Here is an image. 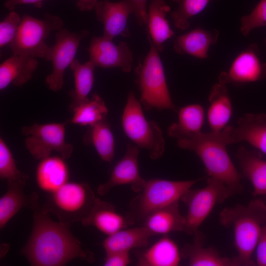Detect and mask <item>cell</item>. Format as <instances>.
Returning <instances> with one entry per match:
<instances>
[{"mask_svg": "<svg viewBox=\"0 0 266 266\" xmlns=\"http://www.w3.org/2000/svg\"><path fill=\"white\" fill-rule=\"evenodd\" d=\"M192 243L186 244L182 249V257L187 260L191 266H238L236 258L230 259L220 255L212 247H203L204 237L197 231L194 234Z\"/></svg>", "mask_w": 266, "mask_h": 266, "instance_id": "cell-19", "label": "cell"}, {"mask_svg": "<svg viewBox=\"0 0 266 266\" xmlns=\"http://www.w3.org/2000/svg\"><path fill=\"white\" fill-rule=\"evenodd\" d=\"M33 227L22 253L33 266H62L76 258L92 263L94 253L83 248L71 233L70 225L51 219L39 201L32 209Z\"/></svg>", "mask_w": 266, "mask_h": 266, "instance_id": "cell-1", "label": "cell"}, {"mask_svg": "<svg viewBox=\"0 0 266 266\" xmlns=\"http://www.w3.org/2000/svg\"><path fill=\"white\" fill-rule=\"evenodd\" d=\"M107 108L103 99L97 93L78 106L73 112L72 123L80 126H92L105 119Z\"/></svg>", "mask_w": 266, "mask_h": 266, "instance_id": "cell-31", "label": "cell"}, {"mask_svg": "<svg viewBox=\"0 0 266 266\" xmlns=\"http://www.w3.org/2000/svg\"><path fill=\"white\" fill-rule=\"evenodd\" d=\"M131 262L130 251H117L106 254L105 266H126Z\"/></svg>", "mask_w": 266, "mask_h": 266, "instance_id": "cell-37", "label": "cell"}, {"mask_svg": "<svg viewBox=\"0 0 266 266\" xmlns=\"http://www.w3.org/2000/svg\"><path fill=\"white\" fill-rule=\"evenodd\" d=\"M22 18L16 12L11 11L0 23V47L9 45L15 39Z\"/></svg>", "mask_w": 266, "mask_h": 266, "instance_id": "cell-36", "label": "cell"}, {"mask_svg": "<svg viewBox=\"0 0 266 266\" xmlns=\"http://www.w3.org/2000/svg\"><path fill=\"white\" fill-rule=\"evenodd\" d=\"M218 135L226 146L246 141L266 154V115L246 114L239 119L235 127L226 126Z\"/></svg>", "mask_w": 266, "mask_h": 266, "instance_id": "cell-14", "label": "cell"}, {"mask_svg": "<svg viewBox=\"0 0 266 266\" xmlns=\"http://www.w3.org/2000/svg\"><path fill=\"white\" fill-rule=\"evenodd\" d=\"M62 157H48L40 160L36 169V181L38 188L47 194L58 190L67 182L68 166Z\"/></svg>", "mask_w": 266, "mask_h": 266, "instance_id": "cell-21", "label": "cell"}, {"mask_svg": "<svg viewBox=\"0 0 266 266\" xmlns=\"http://www.w3.org/2000/svg\"><path fill=\"white\" fill-rule=\"evenodd\" d=\"M44 0H5L4 6L10 11H13L17 5L22 4H32L37 7L42 6Z\"/></svg>", "mask_w": 266, "mask_h": 266, "instance_id": "cell-40", "label": "cell"}, {"mask_svg": "<svg viewBox=\"0 0 266 266\" xmlns=\"http://www.w3.org/2000/svg\"><path fill=\"white\" fill-rule=\"evenodd\" d=\"M211 0H171L178 5L177 9L170 13L175 26L185 30L190 26L189 19L201 12Z\"/></svg>", "mask_w": 266, "mask_h": 266, "instance_id": "cell-33", "label": "cell"}, {"mask_svg": "<svg viewBox=\"0 0 266 266\" xmlns=\"http://www.w3.org/2000/svg\"><path fill=\"white\" fill-rule=\"evenodd\" d=\"M204 111L199 104H191L180 109L178 122L174 123L177 128L185 132H200L204 122Z\"/></svg>", "mask_w": 266, "mask_h": 266, "instance_id": "cell-34", "label": "cell"}, {"mask_svg": "<svg viewBox=\"0 0 266 266\" xmlns=\"http://www.w3.org/2000/svg\"><path fill=\"white\" fill-rule=\"evenodd\" d=\"M147 33L150 49L145 58L138 62L135 69L136 82L141 93L140 102L146 110L156 108L176 111L167 86L159 52L147 31Z\"/></svg>", "mask_w": 266, "mask_h": 266, "instance_id": "cell-5", "label": "cell"}, {"mask_svg": "<svg viewBox=\"0 0 266 266\" xmlns=\"http://www.w3.org/2000/svg\"><path fill=\"white\" fill-rule=\"evenodd\" d=\"M98 2V0H77L76 7L81 11H90L95 9Z\"/></svg>", "mask_w": 266, "mask_h": 266, "instance_id": "cell-41", "label": "cell"}, {"mask_svg": "<svg viewBox=\"0 0 266 266\" xmlns=\"http://www.w3.org/2000/svg\"><path fill=\"white\" fill-rule=\"evenodd\" d=\"M83 141L86 145L93 144L103 161H112L114 156V139L106 119L89 126Z\"/></svg>", "mask_w": 266, "mask_h": 266, "instance_id": "cell-30", "label": "cell"}, {"mask_svg": "<svg viewBox=\"0 0 266 266\" xmlns=\"http://www.w3.org/2000/svg\"><path fill=\"white\" fill-rule=\"evenodd\" d=\"M37 66L36 58L12 54L0 65V90H3L10 84L23 86L33 77Z\"/></svg>", "mask_w": 266, "mask_h": 266, "instance_id": "cell-18", "label": "cell"}, {"mask_svg": "<svg viewBox=\"0 0 266 266\" xmlns=\"http://www.w3.org/2000/svg\"><path fill=\"white\" fill-rule=\"evenodd\" d=\"M95 9L97 19L103 23L104 37L112 40L118 35L130 36L127 22L129 16L134 12L131 0L118 2L104 0L99 1Z\"/></svg>", "mask_w": 266, "mask_h": 266, "instance_id": "cell-16", "label": "cell"}, {"mask_svg": "<svg viewBox=\"0 0 266 266\" xmlns=\"http://www.w3.org/2000/svg\"><path fill=\"white\" fill-rule=\"evenodd\" d=\"M122 124L125 133L136 146L147 150L152 159L161 157L165 150L162 131L155 123L145 118L133 92L128 94Z\"/></svg>", "mask_w": 266, "mask_h": 266, "instance_id": "cell-8", "label": "cell"}, {"mask_svg": "<svg viewBox=\"0 0 266 266\" xmlns=\"http://www.w3.org/2000/svg\"><path fill=\"white\" fill-rule=\"evenodd\" d=\"M240 32L248 36L255 28L266 26V0H260L252 12L240 19Z\"/></svg>", "mask_w": 266, "mask_h": 266, "instance_id": "cell-35", "label": "cell"}, {"mask_svg": "<svg viewBox=\"0 0 266 266\" xmlns=\"http://www.w3.org/2000/svg\"><path fill=\"white\" fill-rule=\"evenodd\" d=\"M154 235L145 227L121 230L108 236L102 243L106 254L117 251H130L133 248L147 246L149 238Z\"/></svg>", "mask_w": 266, "mask_h": 266, "instance_id": "cell-27", "label": "cell"}, {"mask_svg": "<svg viewBox=\"0 0 266 266\" xmlns=\"http://www.w3.org/2000/svg\"><path fill=\"white\" fill-rule=\"evenodd\" d=\"M89 61L96 66L119 67L124 72L131 71L133 54L129 44L120 41L114 44L103 36L92 37L87 49Z\"/></svg>", "mask_w": 266, "mask_h": 266, "instance_id": "cell-13", "label": "cell"}, {"mask_svg": "<svg viewBox=\"0 0 266 266\" xmlns=\"http://www.w3.org/2000/svg\"></svg>", "mask_w": 266, "mask_h": 266, "instance_id": "cell-42", "label": "cell"}, {"mask_svg": "<svg viewBox=\"0 0 266 266\" xmlns=\"http://www.w3.org/2000/svg\"><path fill=\"white\" fill-rule=\"evenodd\" d=\"M257 264L260 266H266V225L262 230L257 243Z\"/></svg>", "mask_w": 266, "mask_h": 266, "instance_id": "cell-39", "label": "cell"}, {"mask_svg": "<svg viewBox=\"0 0 266 266\" xmlns=\"http://www.w3.org/2000/svg\"><path fill=\"white\" fill-rule=\"evenodd\" d=\"M200 179L172 181L152 179L146 181L142 190L129 203L126 216L132 225L142 222L151 212L175 202Z\"/></svg>", "mask_w": 266, "mask_h": 266, "instance_id": "cell-4", "label": "cell"}, {"mask_svg": "<svg viewBox=\"0 0 266 266\" xmlns=\"http://www.w3.org/2000/svg\"><path fill=\"white\" fill-rule=\"evenodd\" d=\"M266 78V63H262L258 46L249 45L234 59L228 71L218 76L219 82L240 85Z\"/></svg>", "mask_w": 266, "mask_h": 266, "instance_id": "cell-12", "label": "cell"}, {"mask_svg": "<svg viewBox=\"0 0 266 266\" xmlns=\"http://www.w3.org/2000/svg\"><path fill=\"white\" fill-rule=\"evenodd\" d=\"M210 106L207 119L211 131L218 132L223 130L232 114L230 97L226 85L220 82L212 88L208 98Z\"/></svg>", "mask_w": 266, "mask_h": 266, "instance_id": "cell-26", "label": "cell"}, {"mask_svg": "<svg viewBox=\"0 0 266 266\" xmlns=\"http://www.w3.org/2000/svg\"><path fill=\"white\" fill-rule=\"evenodd\" d=\"M81 222L84 226H94L107 235L132 225L126 215H122L117 211L114 205L99 198Z\"/></svg>", "mask_w": 266, "mask_h": 266, "instance_id": "cell-17", "label": "cell"}, {"mask_svg": "<svg viewBox=\"0 0 266 266\" xmlns=\"http://www.w3.org/2000/svg\"><path fill=\"white\" fill-rule=\"evenodd\" d=\"M63 26V21L57 16L46 13L42 19H39L25 15L15 39L8 46L12 54L44 58L50 61L52 46L46 43L45 39L51 32L58 31Z\"/></svg>", "mask_w": 266, "mask_h": 266, "instance_id": "cell-7", "label": "cell"}, {"mask_svg": "<svg viewBox=\"0 0 266 266\" xmlns=\"http://www.w3.org/2000/svg\"><path fill=\"white\" fill-rule=\"evenodd\" d=\"M170 10L165 0H150L146 31L159 52L164 50V43L174 34L166 18Z\"/></svg>", "mask_w": 266, "mask_h": 266, "instance_id": "cell-24", "label": "cell"}, {"mask_svg": "<svg viewBox=\"0 0 266 266\" xmlns=\"http://www.w3.org/2000/svg\"><path fill=\"white\" fill-rule=\"evenodd\" d=\"M219 35L217 30L197 28L176 37L173 49L177 54H188L200 59H208L209 47L217 42Z\"/></svg>", "mask_w": 266, "mask_h": 266, "instance_id": "cell-20", "label": "cell"}, {"mask_svg": "<svg viewBox=\"0 0 266 266\" xmlns=\"http://www.w3.org/2000/svg\"><path fill=\"white\" fill-rule=\"evenodd\" d=\"M206 182L202 188L190 189L181 199L188 207L184 231L190 235L198 231L216 204L233 195L227 186L216 178L209 177Z\"/></svg>", "mask_w": 266, "mask_h": 266, "instance_id": "cell-9", "label": "cell"}, {"mask_svg": "<svg viewBox=\"0 0 266 266\" xmlns=\"http://www.w3.org/2000/svg\"><path fill=\"white\" fill-rule=\"evenodd\" d=\"M138 154L137 146L128 144L124 156L115 165L107 181L98 186V194L104 196L114 187L128 184L134 192L141 191L146 180L139 172Z\"/></svg>", "mask_w": 266, "mask_h": 266, "instance_id": "cell-15", "label": "cell"}, {"mask_svg": "<svg viewBox=\"0 0 266 266\" xmlns=\"http://www.w3.org/2000/svg\"><path fill=\"white\" fill-rule=\"evenodd\" d=\"M0 177L7 184L26 185L29 176L17 167L12 154L3 139L0 138Z\"/></svg>", "mask_w": 266, "mask_h": 266, "instance_id": "cell-32", "label": "cell"}, {"mask_svg": "<svg viewBox=\"0 0 266 266\" xmlns=\"http://www.w3.org/2000/svg\"><path fill=\"white\" fill-rule=\"evenodd\" d=\"M97 200L87 182H67L55 192L47 194L43 205L59 221L71 225L81 222L90 213Z\"/></svg>", "mask_w": 266, "mask_h": 266, "instance_id": "cell-6", "label": "cell"}, {"mask_svg": "<svg viewBox=\"0 0 266 266\" xmlns=\"http://www.w3.org/2000/svg\"><path fill=\"white\" fill-rule=\"evenodd\" d=\"M185 216L180 212L178 202H175L150 213L142 225L154 235L167 234L174 232L184 231Z\"/></svg>", "mask_w": 266, "mask_h": 266, "instance_id": "cell-23", "label": "cell"}, {"mask_svg": "<svg viewBox=\"0 0 266 266\" xmlns=\"http://www.w3.org/2000/svg\"><path fill=\"white\" fill-rule=\"evenodd\" d=\"M168 133L176 138L179 148L193 151L197 154L209 177L223 182L233 195L242 192L240 175L231 160L226 145L219 138L218 132H185L173 124L168 128Z\"/></svg>", "mask_w": 266, "mask_h": 266, "instance_id": "cell-2", "label": "cell"}, {"mask_svg": "<svg viewBox=\"0 0 266 266\" xmlns=\"http://www.w3.org/2000/svg\"><path fill=\"white\" fill-rule=\"evenodd\" d=\"M89 34L86 30L71 32L66 28L56 33V41L52 46L50 59L52 71L45 79L46 85L51 90L57 92L62 89L65 70L74 60L81 40Z\"/></svg>", "mask_w": 266, "mask_h": 266, "instance_id": "cell-11", "label": "cell"}, {"mask_svg": "<svg viewBox=\"0 0 266 266\" xmlns=\"http://www.w3.org/2000/svg\"><path fill=\"white\" fill-rule=\"evenodd\" d=\"M221 224L233 227L234 243L240 266H255L251 256L266 221V206L259 200H252L247 206L237 204L224 208L220 214Z\"/></svg>", "mask_w": 266, "mask_h": 266, "instance_id": "cell-3", "label": "cell"}, {"mask_svg": "<svg viewBox=\"0 0 266 266\" xmlns=\"http://www.w3.org/2000/svg\"><path fill=\"white\" fill-rule=\"evenodd\" d=\"M66 122L25 126L21 133L25 136V146L32 156L41 160L50 156L54 150L64 159L70 157L73 150L65 140Z\"/></svg>", "mask_w": 266, "mask_h": 266, "instance_id": "cell-10", "label": "cell"}, {"mask_svg": "<svg viewBox=\"0 0 266 266\" xmlns=\"http://www.w3.org/2000/svg\"><path fill=\"white\" fill-rule=\"evenodd\" d=\"M8 189L0 199V229H2L10 220L22 208L32 209L38 202L35 192L26 195L25 185L7 184Z\"/></svg>", "mask_w": 266, "mask_h": 266, "instance_id": "cell-25", "label": "cell"}, {"mask_svg": "<svg viewBox=\"0 0 266 266\" xmlns=\"http://www.w3.org/2000/svg\"><path fill=\"white\" fill-rule=\"evenodd\" d=\"M182 257L176 243L167 234L137 255L139 266H176Z\"/></svg>", "mask_w": 266, "mask_h": 266, "instance_id": "cell-22", "label": "cell"}, {"mask_svg": "<svg viewBox=\"0 0 266 266\" xmlns=\"http://www.w3.org/2000/svg\"><path fill=\"white\" fill-rule=\"evenodd\" d=\"M236 156L241 170L251 182L255 195L266 194V161L256 152L248 150L241 146Z\"/></svg>", "mask_w": 266, "mask_h": 266, "instance_id": "cell-28", "label": "cell"}, {"mask_svg": "<svg viewBox=\"0 0 266 266\" xmlns=\"http://www.w3.org/2000/svg\"><path fill=\"white\" fill-rule=\"evenodd\" d=\"M134 6L133 14L139 26H147L148 13L147 0H131Z\"/></svg>", "mask_w": 266, "mask_h": 266, "instance_id": "cell-38", "label": "cell"}, {"mask_svg": "<svg viewBox=\"0 0 266 266\" xmlns=\"http://www.w3.org/2000/svg\"><path fill=\"white\" fill-rule=\"evenodd\" d=\"M74 78V89L69 95L71 102L69 105L70 111L74 110L86 101L94 82V70L96 67L91 61L81 64L74 59L70 64Z\"/></svg>", "mask_w": 266, "mask_h": 266, "instance_id": "cell-29", "label": "cell"}]
</instances>
